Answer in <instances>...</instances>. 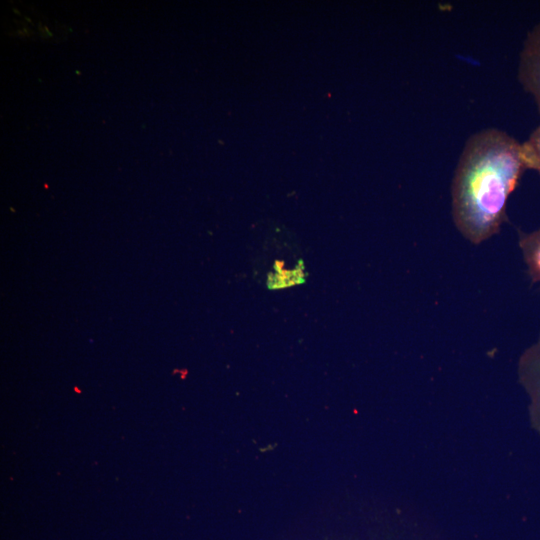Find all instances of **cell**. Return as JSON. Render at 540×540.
Segmentation results:
<instances>
[{
	"label": "cell",
	"instance_id": "cell-4",
	"mask_svg": "<svg viewBox=\"0 0 540 540\" xmlns=\"http://www.w3.org/2000/svg\"><path fill=\"white\" fill-rule=\"evenodd\" d=\"M519 247L529 277L540 283V227L529 233L520 232Z\"/></svg>",
	"mask_w": 540,
	"mask_h": 540
},
{
	"label": "cell",
	"instance_id": "cell-2",
	"mask_svg": "<svg viewBox=\"0 0 540 540\" xmlns=\"http://www.w3.org/2000/svg\"><path fill=\"white\" fill-rule=\"evenodd\" d=\"M519 381L529 399L531 424L540 433V334L537 341L521 355L518 363Z\"/></svg>",
	"mask_w": 540,
	"mask_h": 540
},
{
	"label": "cell",
	"instance_id": "cell-1",
	"mask_svg": "<svg viewBox=\"0 0 540 540\" xmlns=\"http://www.w3.org/2000/svg\"><path fill=\"white\" fill-rule=\"evenodd\" d=\"M526 169L522 144L505 131L487 128L469 137L451 186L453 221L465 239L476 245L499 232Z\"/></svg>",
	"mask_w": 540,
	"mask_h": 540
},
{
	"label": "cell",
	"instance_id": "cell-3",
	"mask_svg": "<svg viewBox=\"0 0 540 540\" xmlns=\"http://www.w3.org/2000/svg\"><path fill=\"white\" fill-rule=\"evenodd\" d=\"M518 79L540 113V22L528 33L519 56Z\"/></svg>",
	"mask_w": 540,
	"mask_h": 540
},
{
	"label": "cell",
	"instance_id": "cell-5",
	"mask_svg": "<svg viewBox=\"0 0 540 540\" xmlns=\"http://www.w3.org/2000/svg\"><path fill=\"white\" fill-rule=\"evenodd\" d=\"M521 144L526 168L535 170L540 175V125Z\"/></svg>",
	"mask_w": 540,
	"mask_h": 540
}]
</instances>
